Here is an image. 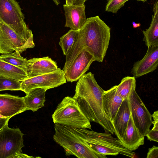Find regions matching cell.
Instances as JSON below:
<instances>
[{
	"mask_svg": "<svg viewBox=\"0 0 158 158\" xmlns=\"http://www.w3.org/2000/svg\"><path fill=\"white\" fill-rule=\"evenodd\" d=\"M104 90L98 84L94 75L89 72L78 80L73 98L90 121L99 124L106 132L113 134L115 132L113 125L103 109Z\"/></svg>",
	"mask_w": 158,
	"mask_h": 158,
	"instance_id": "1",
	"label": "cell"
},
{
	"mask_svg": "<svg viewBox=\"0 0 158 158\" xmlns=\"http://www.w3.org/2000/svg\"><path fill=\"white\" fill-rule=\"evenodd\" d=\"M110 38V28L99 16L87 19L79 30L78 37L66 56L72 62L84 48L94 57L95 61L102 62L106 55Z\"/></svg>",
	"mask_w": 158,
	"mask_h": 158,
	"instance_id": "2",
	"label": "cell"
},
{
	"mask_svg": "<svg viewBox=\"0 0 158 158\" xmlns=\"http://www.w3.org/2000/svg\"><path fill=\"white\" fill-rule=\"evenodd\" d=\"M53 138L64 149L66 156L73 155L78 158H106L91 148L80 135L75 128L55 124Z\"/></svg>",
	"mask_w": 158,
	"mask_h": 158,
	"instance_id": "3",
	"label": "cell"
},
{
	"mask_svg": "<svg viewBox=\"0 0 158 158\" xmlns=\"http://www.w3.org/2000/svg\"><path fill=\"white\" fill-rule=\"evenodd\" d=\"M75 128L87 144L98 153L106 156H117L120 154L133 158L135 155V152L123 145L119 139L113 137L109 133H99L86 128Z\"/></svg>",
	"mask_w": 158,
	"mask_h": 158,
	"instance_id": "4",
	"label": "cell"
},
{
	"mask_svg": "<svg viewBox=\"0 0 158 158\" xmlns=\"http://www.w3.org/2000/svg\"><path fill=\"white\" fill-rule=\"evenodd\" d=\"M54 124L77 128L91 129L90 121L73 98L64 97L52 115Z\"/></svg>",
	"mask_w": 158,
	"mask_h": 158,
	"instance_id": "5",
	"label": "cell"
},
{
	"mask_svg": "<svg viewBox=\"0 0 158 158\" xmlns=\"http://www.w3.org/2000/svg\"><path fill=\"white\" fill-rule=\"evenodd\" d=\"M21 10L15 0H0V20L26 40L35 44L32 31L26 25Z\"/></svg>",
	"mask_w": 158,
	"mask_h": 158,
	"instance_id": "6",
	"label": "cell"
},
{
	"mask_svg": "<svg viewBox=\"0 0 158 158\" xmlns=\"http://www.w3.org/2000/svg\"><path fill=\"white\" fill-rule=\"evenodd\" d=\"M24 134L19 128H11L7 123L0 129V158H13L22 152Z\"/></svg>",
	"mask_w": 158,
	"mask_h": 158,
	"instance_id": "7",
	"label": "cell"
},
{
	"mask_svg": "<svg viewBox=\"0 0 158 158\" xmlns=\"http://www.w3.org/2000/svg\"><path fill=\"white\" fill-rule=\"evenodd\" d=\"M35 44L26 40L0 20V54L19 52L34 47Z\"/></svg>",
	"mask_w": 158,
	"mask_h": 158,
	"instance_id": "8",
	"label": "cell"
},
{
	"mask_svg": "<svg viewBox=\"0 0 158 158\" xmlns=\"http://www.w3.org/2000/svg\"><path fill=\"white\" fill-rule=\"evenodd\" d=\"M131 115L135 127L145 137L152 124V114L134 90L129 98Z\"/></svg>",
	"mask_w": 158,
	"mask_h": 158,
	"instance_id": "9",
	"label": "cell"
},
{
	"mask_svg": "<svg viewBox=\"0 0 158 158\" xmlns=\"http://www.w3.org/2000/svg\"><path fill=\"white\" fill-rule=\"evenodd\" d=\"M66 82L63 71L58 68L54 72L22 81H21L20 90L27 94L33 89L45 88L48 89L59 86Z\"/></svg>",
	"mask_w": 158,
	"mask_h": 158,
	"instance_id": "10",
	"label": "cell"
},
{
	"mask_svg": "<svg viewBox=\"0 0 158 158\" xmlns=\"http://www.w3.org/2000/svg\"><path fill=\"white\" fill-rule=\"evenodd\" d=\"M94 61L93 56L84 48L64 73L66 81H77L89 70Z\"/></svg>",
	"mask_w": 158,
	"mask_h": 158,
	"instance_id": "11",
	"label": "cell"
},
{
	"mask_svg": "<svg viewBox=\"0 0 158 158\" xmlns=\"http://www.w3.org/2000/svg\"><path fill=\"white\" fill-rule=\"evenodd\" d=\"M146 53L141 60L133 65L131 73L135 78L155 70L158 64V44L148 47Z\"/></svg>",
	"mask_w": 158,
	"mask_h": 158,
	"instance_id": "12",
	"label": "cell"
},
{
	"mask_svg": "<svg viewBox=\"0 0 158 158\" xmlns=\"http://www.w3.org/2000/svg\"><path fill=\"white\" fill-rule=\"evenodd\" d=\"M25 111L23 97L0 94V114L5 118H11Z\"/></svg>",
	"mask_w": 158,
	"mask_h": 158,
	"instance_id": "13",
	"label": "cell"
},
{
	"mask_svg": "<svg viewBox=\"0 0 158 158\" xmlns=\"http://www.w3.org/2000/svg\"><path fill=\"white\" fill-rule=\"evenodd\" d=\"M26 66L28 78L51 73L58 68L56 63L48 56L27 60Z\"/></svg>",
	"mask_w": 158,
	"mask_h": 158,
	"instance_id": "14",
	"label": "cell"
},
{
	"mask_svg": "<svg viewBox=\"0 0 158 158\" xmlns=\"http://www.w3.org/2000/svg\"><path fill=\"white\" fill-rule=\"evenodd\" d=\"M63 7L65 17V27L71 30H79L87 20L85 4L77 6L65 4Z\"/></svg>",
	"mask_w": 158,
	"mask_h": 158,
	"instance_id": "15",
	"label": "cell"
},
{
	"mask_svg": "<svg viewBox=\"0 0 158 158\" xmlns=\"http://www.w3.org/2000/svg\"><path fill=\"white\" fill-rule=\"evenodd\" d=\"M123 100L117 92L116 85L104 90L102 96L103 109L112 123Z\"/></svg>",
	"mask_w": 158,
	"mask_h": 158,
	"instance_id": "16",
	"label": "cell"
},
{
	"mask_svg": "<svg viewBox=\"0 0 158 158\" xmlns=\"http://www.w3.org/2000/svg\"><path fill=\"white\" fill-rule=\"evenodd\" d=\"M144 138L135 127L131 115L125 132L119 139L122 144L127 149L133 151L144 144Z\"/></svg>",
	"mask_w": 158,
	"mask_h": 158,
	"instance_id": "17",
	"label": "cell"
},
{
	"mask_svg": "<svg viewBox=\"0 0 158 158\" xmlns=\"http://www.w3.org/2000/svg\"><path fill=\"white\" fill-rule=\"evenodd\" d=\"M131 115L129 98L124 99L112 122L115 134L119 139L125 132Z\"/></svg>",
	"mask_w": 158,
	"mask_h": 158,
	"instance_id": "18",
	"label": "cell"
},
{
	"mask_svg": "<svg viewBox=\"0 0 158 158\" xmlns=\"http://www.w3.org/2000/svg\"><path fill=\"white\" fill-rule=\"evenodd\" d=\"M47 90L45 88H36L31 90L23 97L25 110H31L35 112L44 107L46 101L45 95Z\"/></svg>",
	"mask_w": 158,
	"mask_h": 158,
	"instance_id": "19",
	"label": "cell"
},
{
	"mask_svg": "<svg viewBox=\"0 0 158 158\" xmlns=\"http://www.w3.org/2000/svg\"><path fill=\"white\" fill-rule=\"evenodd\" d=\"M153 15L149 27L143 31L144 37L143 41L148 47L158 44V1L154 4Z\"/></svg>",
	"mask_w": 158,
	"mask_h": 158,
	"instance_id": "20",
	"label": "cell"
},
{
	"mask_svg": "<svg viewBox=\"0 0 158 158\" xmlns=\"http://www.w3.org/2000/svg\"><path fill=\"white\" fill-rule=\"evenodd\" d=\"M0 75L19 81L28 78L23 69L7 63L0 58Z\"/></svg>",
	"mask_w": 158,
	"mask_h": 158,
	"instance_id": "21",
	"label": "cell"
},
{
	"mask_svg": "<svg viewBox=\"0 0 158 158\" xmlns=\"http://www.w3.org/2000/svg\"><path fill=\"white\" fill-rule=\"evenodd\" d=\"M136 81L134 77L127 76L123 77L120 84L116 85L117 92L123 100L129 98L133 91L135 89Z\"/></svg>",
	"mask_w": 158,
	"mask_h": 158,
	"instance_id": "22",
	"label": "cell"
},
{
	"mask_svg": "<svg viewBox=\"0 0 158 158\" xmlns=\"http://www.w3.org/2000/svg\"><path fill=\"white\" fill-rule=\"evenodd\" d=\"M0 58L4 61L24 70L27 73L26 66L27 58L22 57L19 52L2 54Z\"/></svg>",
	"mask_w": 158,
	"mask_h": 158,
	"instance_id": "23",
	"label": "cell"
},
{
	"mask_svg": "<svg viewBox=\"0 0 158 158\" xmlns=\"http://www.w3.org/2000/svg\"><path fill=\"white\" fill-rule=\"evenodd\" d=\"M79 31L70 30L67 33L60 38L59 44L63 54L66 56L77 39Z\"/></svg>",
	"mask_w": 158,
	"mask_h": 158,
	"instance_id": "24",
	"label": "cell"
},
{
	"mask_svg": "<svg viewBox=\"0 0 158 158\" xmlns=\"http://www.w3.org/2000/svg\"><path fill=\"white\" fill-rule=\"evenodd\" d=\"M21 81L0 75V91L20 90Z\"/></svg>",
	"mask_w": 158,
	"mask_h": 158,
	"instance_id": "25",
	"label": "cell"
},
{
	"mask_svg": "<svg viewBox=\"0 0 158 158\" xmlns=\"http://www.w3.org/2000/svg\"><path fill=\"white\" fill-rule=\"evenodd\" d=\"M153 118L152 124L153 127L151 130H150L145 136L148 140L150 141L156 142L158 141V111L156 110L152 114Z\"/></svg>",
	"mask_w": 158,
	"mask_h": 158,
	"instance_id": "26",
	"label": "cell"
},
{
	"mask_svg": "<svg viewBox=\"0 0 158 158\" xmlns=\"http://www.w3.org/2000/svg\"><path fill=\"white\" fill-rule=\"evenodd\" d=\"M130 0H108L105 10L113 13H116L118 10L123 7L125 3Z\"/></svg>",
	"mask_w": 158,
	"mask_h": 158,
	"instance_id": "27",
	"label": "cell"
},
{
	"mask_svg": "<svg viewBox=\"0 0 158 158\" xmlns=\"http://www.w3.org/2000/svg\"><path fill=\"white\" fill-rule=\"evenodd\" d=\"M158 157V147L153 145L148 149L147 158H157Z\"/></svg>",
	"mask_w": 158,
	"mask_h": 158,
	"instance_id": "28",
	"label": "cell"
},
{
	"mask_svg": "<svg viewBox=\"0 0 158 158\" xmlns=\"http://www.w3.org/2000/svg\"><path fill=\"white\" fill-rule=\"evenodd\" d=\"M11 118H0V129H2L7 123H8Z\"/></svg>",
	"mask_w": 158,
	"mask_h": 158,
	"instance_id": "29",
	"label": "cell"
},
{
	"mask_svg": "<svg viewBox=\"0 0 158 158\" xmlns=\"http://www.w3.org/2000/svg\"><path fill=\"white\" fill-rule=\"evenodd\" d=\"M34 158L33 156H28L26 154L21 152L16 154L14 157L13 158Z\"/></svg>",
	"mask_w": 158,
	"mask_h": 158,
	"instance_id": "30",
	"label": "cell"
},
{
	"mask_svg": "<svg viewBox=\"0 0 158 158\" xmlns=\"http://www.w3.org/2000/svg\"><path fill=\"white\" fill-rule=\"evenodd\" d=\"M87 0H73V4L75 5L82 6L84 5Z\"/></svg>",
	"mask_w": 158,
	"mask_h": 158,
	"instance_id": "31",
	"label": "cell"
},
{
	"mask_svg": "<svg viewBox=\"0 0 158 158\" xmlns=\"http://www.w3.org/2000/svg\"><path fill=\"white\" fill-rule=\"evenodd\" d=\"M132 25L133 27L134 28L139 27H140L141 25L140 23H137L134 22H132Z\"/></svg>",
	"mask_w": 158,
	"mask_h": 158,
	"instance_id": "32",
	"label": "cell"
},
{
	"mask_svg": "<svg viewBox=\"0 0 158 158\" xmlns=\"http://www.w3.org/2000/svg\"><path fill=\"white\" fill-rule=\"evenodd\" d=\"M73 0H65L66 4L72 5L73 4Z\"/></svg>",
	"mask_w": 158,
	"mask_h": 158,
	"instance_id": "33",
	"label": "cell"
},
{
	"mask_svg": "<svg viewBox=\"0 0 158 158\" xmlns=\"http://www.w3.org/2000/svg\"><path fill=\"white\" fill-rule=\"evenodd\" d=\"M138 1H142L143 2H145L147 1V0H136Z\"/></svg>",
	"mask_w": 158,
	"mask_h": 158,
	"instance_id": "34",
	"label": "cell"
},
{
	"mask_svg": "<svg viewBox=\"0 0 158 158\" xmlns=\"http://www.w3.org/2000/svg\"><path fill=\"white\" fill-rule=\"evenodd\" d=\"M0 118H5L3 116L0 114Z\"/></svg>",
	"mask_w": 158,
	"mask_h": 158,
	"instance_id": "35",
	"label": "cell"
}]
</instances>
